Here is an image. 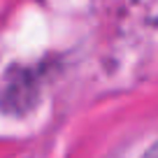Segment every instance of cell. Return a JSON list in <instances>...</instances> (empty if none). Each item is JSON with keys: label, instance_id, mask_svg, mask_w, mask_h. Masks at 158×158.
<instances>
[{"label": "cell", "instance_id": "cell-1", "mask_svg": "<svg viewBox=\"0 0 158 158\" xmlns=\"http://www.w3.org/2000/svg\"><path fill=\"white\" fill-rule=\"evenodd\" d=\"M147 158H158V144H156V147H153L151 149V153H149V156Z\"/></svg>", "mask_w": 158, "mask_h": 158}]
</instances>
